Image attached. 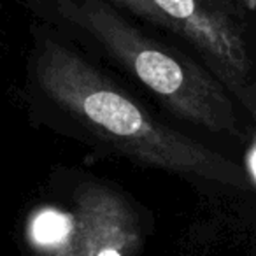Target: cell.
<instances>
[{
  "mask_svg": "<svg viewBox=\"0 0 256 256\" xmlns=\"http://www.w3.org/2000/svg\"><path fill=\"white\" fill-rule=\"evenodd\" d=\"M23 102L30 121L107 158L246 190L248 170L162 120L56 26L34 22Z\"/></svg>",
  "mask_w": 256,
  "mask_h": 256,
  "instance_id": "6da1fadb",
  "label": "cell"
},
{
  "mask_svg": "<svg viewBox=\"0 0 256 256\" xmlns=\"http://www.w3.org/2000/svg\"><path fill=\"white\" fill-rule=\"evenodd\" d=\"M56 28L178 120L212 134L238 136L237 110L223 82L106 0H60Z\"/></svg>",
  "mask_w": 256,
  "mask_h": 256,
  "instance_id": "7a4b0ae2",
  "label": "cell"
},
{
  "mask_svg": "<svg viewBox=\"0 0 256 256\" xmlns=\"http://www.w3.org/2000/svg\"><path fill=\"white\" fill-rule=\"evenodd\" d=\"M64 196L78 256H140L153 220L118 182L70 172Z\"/></svg>",
  "mask_w": 256,
  "mask_h": 256,
  "instance_id": "3957f363",
  "label": "cell"
},
{
  "mask_svg": "<svg viewBox=\"0 0 256 256\" xmlns=\"http://www.w3.org/2000/svg\"><path fill=\"white\" fill-rule=\"evenodd\" d=\"M176 37L188 42L204 65L234 95L249 84L251 56L235 18L220 0H153Z\"/></svg>",
  "mask_w": 256,
  "mask_h": 256,
  "instance_id": "277c9868",
  "label": "cell"
},
{
  "mask_svg": "<svg viewBox=\"0 0 256 256\" xmlns=\"http://www.w3.org/2000/svg\"><path fill=\"white\" fill-rule=\"evenodd\" d=\"M20 256H78L74 232L67 214L64 212L60 228L51 238L40 240L37 235H32L30 230H26L20 242Z\"/></svg>",
  "mask_w": 256,
  "mask_h": 256,
  "instance_id": "5b68a950",
  "label": "cell"
},
{
  "mask_svg": "<svg viewBox=\"0 0 256 256\" xmlns=\"http://www.w3.org/2000/svg\"><path fill=\"white\" fill-rule=\"evenodd\" d=\"M106 2L112 8L120 9L123 14L136 20L137 23H142L150 28H156L158 32H167L174 36L170 23L158 11L153 0H106Z\"/></svg>",
  "mask_w": 256,
  "mask_h": 256,
  "instance_id": "8992f818",
  "label": "cell"
},
{
  "mask_svg": "<svg viewBox=\"0 0 256 256\" xmlns=\"http://www.w3.org/2000/svg\"><path fill=\"white\" fill-rule=\"evenodd\" d=\"M16 2L32 16L34 22L58 26V4H60V0H16Z\"/></svg>",
  "mask_w": 256,
  "mask_h": 256,
  "instance_id": "52a82bcc",
  "label": "cell"
},
{
  "mask_svg": "<svg viewBox=\"0 0 256 256\" xmlns=\"http://www.w3.org/2000/svg\"><path fill=\"white\" fill-rule=\"evenodd\" d=\"M234 95L237 96V98L240 100V102L244 104L249 110H251L252 118H254V121H256V88L254 86L248 84V86H244V88L238 90V92H235ZM246 170H248L251 181L256 182V137H254V142H252L251 150H249L248 168H246Z\"/></svg>",
  "mask_w": 256,
  "mask_h": 256,
  "instance_id": "ba28073f",
  "label": "cell"
},
{
  "mask_svg": "<svg viewBox=\"0 0 256 256\" xmlns=\"http://www.w3.org/2000/svg\"><path fill=\"white\" fill-rule=\"evenodd\" d=\"M220 2L235 16V18H238L240 22L244 20L246 9H248V6H249V0H220Z\"/></svg>",
  "mask_w": 256,
  "mask_h": 256,
  "instance_id": "9c48e42d",
  "label": "cell"
}]
</instances>
